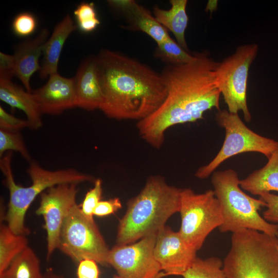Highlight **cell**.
<instances>
[{
  "label": "cell",
  "instance_id": "1",
  "mask_svg": "<svg viewBox=\"0 0 278 278\" xmlns=\"http://www.w3.org/2000/svg\"><path fill=\"white\" fill-rule=\"evenodd\" d=\"M194 55L188 63L163 68L161 74L166 97L154 112L137 122L139 135L155 149L163 146L165 133L171 127L197 121L213 109L220 110L221 92L215 73L218 62L205 52Z\"/></svg>",
  "mask_w": 278,
  "mask_h": 278
},
{
  "label": "cell",
  "instance_id": "2",
  "mask_svg": "<svg viewBox=\"0 0 278 278\" xmlns=\"http://www.w3.org/2000/svg\"><path fill=\"white\" fill-rule=\"evenodd\" d=\"M95 57L103 93L99 110L106 116L139 121L162 104L167 88L161 73L138 60L107 49Z\"/></svg>",
  "mask_w": 278,
  "mask_h": 278
},
{
  "label": "cell",
  "instance_id": "3",
  "mask_svg": "<svg viewBox=\"0 0 278 278\" xmlns=\"http://www.w3.org/2000/svg\"><path fill=\"white\" fill-rule=\"evenodd\" d=\"M182 188L169 185L160 176H151L139 194L128 202L120 220L116 245L132 244L157 234L167 220L179 212Z\"/></svg>",
  "mask_w": 278,
  "mask_h": 278
},
{
  "label": "cell",
  "instance_id": "4",
  "mask_svg": "<svg viewBox=\"0 0 278 278\" xmlns=\"http://www.w3.org/2000/svg\"><path fill=\"white\" fill-rule=\"evenodd\" d=\"M12 152L8 151L0 160V168L9 191V201L5 219L7 225L15 233L26 235L29 230L25 227L26 213L35 198L48 188L65 183H79L94 181V178L75 169L68 168L51 171L42 168L34 160L27 169L31 181L27 187L18 185L13 178L11 160Z\"/></svg>",
  "mask_w": 278,
  "mask_h": 278
},
{
  "label": "cell",
  "instance_id": "5",
  "mask_svg": "<svg viewBox=\"0 0 278 278\" xmlns=\"http://www.w3.org/2000/svg\"><path fill=\"white\" fill-rule=\"evenodd\" d=\"M240 180L233 169L215 171L212 175L213 190L223 217L219 231L233 233L249 229L276 236L278 224L267 221L258 213L266 203L246 194L240 186Z\"/></svg>",
  "mask_w": 278,
  "mask_h": 278
},
{
  "label": "cell",
  "instance_id": "6",
  "mask_svg": "<svg viewBox=\"0 0 278 278\" xmlns=\"http://www.w3.org/2000/svg\"><path fill=\"white\" fill-rule=\"evenodd\" d=\"M223 263L228 278H278L276 236L249 229L233 233Z\"/></svg>",
  "mask_w": 278,
  "mask_h": 278
},
{
  "label": "cell",
  "instance_id": "7",
  "mask_svg": "<svg viewBox=\"0 0 278 278\" xmlns=\"http://www.w3.org/2000/svg\"><path fill=\"white\" fill-rule=\"evenodd\" d=\"M215 119L218 125L224 130V140L215 157L197 169L195 176L198 179L207 178L225 161L237 154L257 152L268 159L278 149L277 141L251 130L238 114L231 113L228 110H220Z\"/></svg>",
  "mask_w": 278,
  "mask_h": 278
},
{
  "label": "cell",
  "instance_id": "8",
  "mask_svg": "<svg viewBox=\"0 0 278 278\" xmlns=\"http://www.w3.org/2000/svg\"><path fill=\"white\" fill-rule=\"evenodd\" d=\"M179 213L181 223L178 231L196 251L223 221L220 204L212 189L198 194L189 188L182 189Z\"/></svg>",
  "mask_w": 278,
  "mask_h": 278
},
{
  "label": "cell",
  "instance_id": "9",
  "mask_svg": "<svg viewBox=\"0 0 278 278\" xmlns=\"http://www.w3.org/2000/svg\"><path fill=\"white\" fill-rule=\"evenodd\" d=\"M58 248L76 262L91 259L107 264L109 249L94 220L87 218L75 204L65 218Z\"/></svg>",
  "mask_w": 278,
  "mask_h": 278
},
{
  "label": "cell",
  "instance_id": "10",
  "mask_svg": "<svg viewBox=\"0 0 278 278\" xmlns=\"http://www.w3.org/2000/svg\"><path fill=\"white\" fill-rule=\"evenodd\" d=\"M258 49L256 44L238 47L233 54L218 62L215 71L217 85L228 110L234 114L242 112L247 122L252 119L247 98L249 71Z\"/></svg>",
  "mask_w": 278,
  "mask_h": 278
},
{
  "label": "cell",
  "instance_id": "11",
  "mask_svg": "<svg viewBox=\"0 0 278 278\" xmlns=\"http://www.w3.org/2000/svg\"><path fill=\"white\" fill-rule=\"evenodd\" d=\"M157 234L132 244L116 245L110 250L107 264L123 278H162L160 265L154 256Z\"/></svg>",
  "mask_w": 278,
  "mask_h": 278
},
{
  "label": "cell",
  "instance_id": "12",
  "mask_svg": "<svg viewBox=\"0 0 278 278\" xmlns=\"http://www.w3.org/2000/svg\"><path fill=\"white\" fill-rule=\"evenodd\" d=\"M76 183H65L50 187L40 194V205L36 211L45 221L47 232V259L58 248L63 221L76 204Z\"/></svg>",
  "mask_w": 278,
  "mask_h": 278
},
{
  "label": "cell",
  "instance_id": "13",
  "mask_svg": "<svg viewBox=\"0 0 278 278\" xmlns=\"http://www.w3.org/2000/svg\"><path fill=\"white\" fill-rule=\"evenodd\" d=\"M197 251L184 240L179 231L164 227L157 233L153 250L161 269L162 277L182 276L197 258Z\"/></svg>",
  "mask_w": 278,
  "mask_h": 278
},
{
  "label": "cell",
  "instance_id": "14",
  "mask_svg": "<svg viewBox=\"0 0 278 278\" xmlns=\"http://www.w3.org/2000/svg\"><path fill=\"white\" fill-rule=\"evenodd\" d=\"M31 93L42 114H60L76 107L73 78H65L58 73L50 75L43 86Z\"/></svg>",
  "mask_w": 278,
  "mask_h": 278
},
{
  "label": "cell",
  "instance_id": "15",
  "mask_svg": "<svg viewBox=\"0 0 278 278\" xmlns=\"http://www.w3.org/2000/svg\"><path fill=\"white\" fill-rule=\"evenodd\" d=\"M73 79L76 106L88 111L99 109L103 93L96 57L91 56L83 60Z\"/></svg>",
  "mask_w": 278,
  "mask_h": 278
},
{
  "label": "cell",
  "instance_id": "16",
  "mask_svg": "<svg viewBox=\"0 0 278 278\" xmlns=\"http://www.w3.org/2000/svg\"><path fill=\"white\" fill-rule=\"evenodd\" d=\"M49 34L47 28L42 29L33 39L20 43L13 55L15 76L20 80L29 93L32 92L30 78L35 72L41 70L39 60Z\"/></svg>",
  "mask_w": 278,
  "mask_h": 278
},
{
  "label": "cell",
  "instance_id": "17",
  "mask_svg": "<svg viewBox=\"0 0 278 278\" xmlns=\"http://www.w3.org/2000/svg\"><path fill=\"white\" fill-rule=\"evenodd\" d=\"M112 8L122 12L130 27L150 36L159 44L170 38L168 30L160 24L150 12L133 0H110Z\"/></svg>",
  "mask_w": 278,
  "mask_h": 278
},
{
  "label": "cell",
  "instance_id": "18",
  "mask_svg": "<svg viewBox=\"0 0 278 278\" xmlns=\"http://www.w3.org/2000/svg\"><path fill=\"white\" fill-rule=\"evenodd\" d=\"M77 28L69 14L55 27L51 35L43 48V60L39 71L41 79L57 73L58 65L64 44L69 36Z\"/></svg>",
  "mask_w": 278,
  "mask_h": 278
},
{
  "label": "cell",
  "instance_id": "19",
  "mask_svg": "<svg viewBox=\"0 0 278 278\" xmlns=\"http://www.w3.org/2000/svg\"><path fill=\"white\" fill-rule=\"evenodd\" d=\"M0 99L26 115L29 127L38 129L42 125V114L31 93L25 91L11 79L0 78Z\"/></svg>",
  "mask_w": 278,
  "mask_h": 278
},
{
  "label": "cell",
  "instance_id": "20",
  "mask_svg": "<svg viewBox=\"0 0 278 278\" xmlns=\"http://www.w3.org/2000/svg\"><path fill=\"white\" fill-rule=\"evenodd\" d=\"M169 3L171 7L168 10L154 6L153 9V16L160 24L172 32L178 44L188 51L185 38V32L188 22L186 12L187 1L170 0Z\"/></svg>",
  "mask_w": 278,
  "mask_h": 278
},
{
  "label": "cell",
  "instance_id": "21",
  "mask_svg": "<svg viewBox=\"0 0 278 278\" xmlns=\"http://www.w3.org/2000/svg\"><path fill=\"white\" fill-rule=\"evenodd\" d=\"M241 188L252 195L278 192V149L269 158L262 168L240 180Z\"/></svg>",
  "mask_w": 278,
  "mask_h": 278
},
{
  "label": "cell",
  "instance_id": "22",
  "mask_svg": "<svg viewBox=\"0 0 278 278\" xmlns=\"http://www.w3.org/2000/svg\"><path fill=\"white\" fill-rule=\"evenodd\" d=\"M39 258L28 246L11 262L0 278H43Z\"/></svg>",
  "mask_w": 278,
  "mask_h": 278
},
{
  "label": "cell",
  "instance_id": "23",
  "mask_svg": "<svg viewBox=\"0 0 278 278\" xmlns=\"http://www.w3.org/2000/svg\"><path fill=\"white\" fill-rule=\"evenodd\" d=\"M25 235L14 233L8 225L3 224L0 229V274L11 262L27 247Z\"/></svg>",
  "mask_w": 278,
  "mask_h": 278
},
{
  "label": "cell",
  "instance_id": "24",
  "mask_svg": "<svg viewBox=\"0 0 278 278\" xmlns=\"http://www.w3.org/2000/svg\"><path fill=\"white\" fill-rule=\"evenodd\" d=\"M182 276L183 278H228L223 269V262L215 256L204 259L197 257Z\"/></svg>",
  "mask_w": 278,
  "mask_h": 278
},
{
  "label": "cell",
  "instance_id": "25",
  "mask_svg": "<svg viewBox=\"0 0 278 278\" xmlns=\"http://www.w3.org/2000/svg\"><path fill=\"white\" fill-rule=\"evenodd\" d=\"M154 56L167 65L183 64L192 61L195 58L194 54H189L171 37L157 44Z\"/></svg>",
  "mask_w": 278,
  "mask_h": 278
},
{
  "label": "cell",
  "instance_id": "26",
  "mask_svg": "<svg viewBox=\"0 0 278 278\" xmlns=\"http://www.w3.org/2000/svg\"><path fill=\"white\" fill-rule=\"evenodd\" d=\"M18 152L27 161L32 160L19 131L0 129V157H3L6 151Z\"/></svg>",
  "mask_w": 278,
  "mask_h": 278
},
{
  "label": "cell",
  "instance_id": "27",
  "mask_svg": "<svg viewBox=\"0 0 278 278\" xmlns=\"http://www.w3.org/2000/svg\"><path fill=\"white\" fill-rule=\"evenodd\" d=\"M74 14L77 27L82 32L93 31L100 23L93 3H80L75 9Z\"/></svg>",
  "mask_w": 278,
  "mask_h": 278
},
{
  "label": "cell",
  "instance_id": "28",
  "mask_svg": "<svg viewBox=\"0 0 278 278\" xmlns=\"http://www.w3.org/2000/svg\"><path fill=\"white\" fill-rule=\"evenodd\" d=\"M102 181L100 179L94 180V187L89 190L81 205L83 214L88 219L94 220L93 212L102 196Z\"/></svg>",
  "mask_w": 278,
  "mask_h": 278
},
{
  "label": "cell",
  "instance_id": "29",
  "mask_svg": "<svg viewBox=\"0 0 278 278\" xmlns=\"http://www.w3.org/2000/svg\"><path fill=\"white\" fill-rule=\"evenodd\" d=\"M37 22L33 14L29 12L18 14L12 23V28L15 34L24 37L32 34L36 29Z\"/></svg>",
  "mask_w": 278,
  "mask_h": 278
},
{
  "label": "cell",
  "instance_id": "30",
  "mask_svg": "<svg viewBox=\"0 0 278 278\" xmlns=\"http://www.w3.org/2000/svg\"><path fill=\"white\" fill-rule=\"evenodd\" d=\"M259 199L266 203V210L263 213V218L268 222L278 223V195L271 193H264Z\"/></svg>",
  "mask_w": 278,
  "mask_h": 278
},
{
  "label": "cell",
  "instance_id": "31",
  "mask_svg": "<svg viewBox=\"0 0 278 278\" xmlns=\"http://www.w3.org/2000/svg\"><path fill=\"white\" fill-rule=\"evenodd\" d=\"M29 127L27 120L17 118L8 113L0 106V129L19 131L20 130Z\"/></svg>",
  "mask_w": 278,
  "mask_h": 278
},
{
  "label": "cell",
  "instance_id": "32",
  "mask_svg": "<svg viewBox=\"0 0 278 278\" xmlns=\"http://www.w3.org/2000/svg\"><path fill=\"white\" fill-rule=\"evenodd\" d=\"M97 262L91 259H84L79 262L78 278H98L99 271Z\"/></svg>",
  "mask_w": 278,
  "mask_h": 278
},
{
  "label": "cell",
  "instance_id": "33",
  "mask_svg": "<svg viewBox=\"0 0 278 278\" xmlns=\"http://www.w3.org/2000/svg\"><path fill=\"white\" fill-rule=\"evenodd\" d=\"M122 206L118 198H114L105 201H100L96 206L93 214L98 216H105L116 212Z\"/></svg>",
  "mask_w": 278,
  "mask_h": 278
},
{
  "label": "cell",
  "instance_id": "34",
  "mask_svg": "<svg viewBox=\"0 0 278 278\" xmlns=\"http://www.w3.org/2000/svg\"><path fill=\"white\" fill-rule=\"evenodd\" d=\"M15 76L13 55L0 53V78L12 79Z\"/></svg>",
  "mask_w": 278,
  "mask_h": 278
},
{
  "label": "cell",
  "instance_id": "35",
  "mask_svg": "<svg viewBox=\"0 0 278 278\" xmlns=\"http://www.w3.org/2000/svg\"><path fill=\"white\" fill-rule=\"evenodd\" d=\"M43 278H65L62 276L56 274L52 272H48L44 275Z\"/></svg>",
  "mask_w": 278,
  "mask_h": 278
},
{
  "label": "cell",
  "instance_id": "36",
  "mask_svg": "<svg viewBox=\"0 0 278 278\" xmlns=\"http://www.w3.org/2000/svg\"><path fill=\"white\" fill-rule=\"evenodd\" d=\"M112 278H123V277H122L119 276L118 275H115Z\"/></svg>",
  "mask_w": 278,
  "mask_h": 278
},
{
  "label": "cell",
  "instance_id": "37",
  "mask_svg": "<svg viewBox=\"0 0 278 278\" xmlns=\"http://www.w3.org/2000/svg\"><path fill=\"white\" fill-rule=\"evenodd\" d=\"M276 238H277V250H278V233L276 235Z\"/></svg>",
  "mask_w": 278,
  "mask_h": 278
}]
</instances>
